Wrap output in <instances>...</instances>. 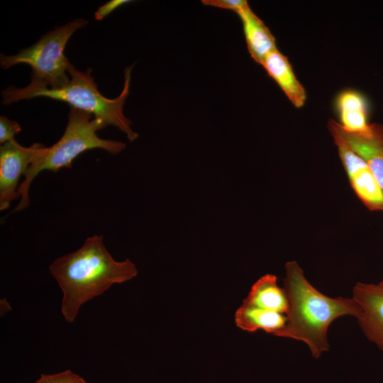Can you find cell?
<instances>
[{"instance_id": "cell-1", "label": "cell", "mask_w": 383, "mask_h": 383, "mask_svg": "<svg viewBox=\"0 0 383 383\" xmlns=\"http://www.w3.org/2000/svg\"><path fill=\"white\" fill-rule=\"evenodd\" d=\"M49 270L62 292L61 312L70 323L84 304L138 274L130 260H115L104 244L103 235H97L87 238L76 251L55 260Z\"/></svg>"}, {"instance_id": "cell-2", "label": "cell", "mask_w": 383, "mask_h": 383, "mask_svg": "<svg viewBox=\"0 0 383 383\" xmlns=\"http://www.w3.org/2000/svg\"><path fill=\"white\" fill-rule=\"evenodd\" d=\"M284 290L288 302L285 326L274 335L305 343L313 357L329 350L328 330L332 322L343 316L357 318L360 307L353 299L332 298L317 290L306 279L299 264L285 265Z\"/></svg>"}, {"instance_id": "cell-3", "label": "cell", "mask_w": 383, "mask_h": 383, "mask_svg": "<svg viewBox=\"0 0 383 383\" xmlns=\"http://www.w3.org/2000/svg\"><path fill=\"white\" fill-rule=\"evenodd\" d=\"M88 23L77 18L42 36L35 44L18 54H1L0 65L8 69L18 64L28 65L32 70L30 84L23 88L11 86L2 91V104L9 105L23 100L28 94L44 89H57L70 81L67 69L70 62L65 55L66 45L73 33Z\"/></svg>"}, {"instance_id": "cell-4", "label": "cell", "mask_w": 383, "mask_h": 383, "mask_svg": "<svg viewBox=\"0 0 383 383\" xmlns=\"http://www.w3.org/2000/svg\"><path fill=\"white\" fill-rule=\"evenodd\" d=\"M107 127L101 119L92 114L71 107L65 132L60 140L30 165L20 184L18 194L20 202L13 212L21 211L30 204L28 192L35 177L42 171L57 172L62 168H72L73 160L82 152L92 149H102L111 155L122 152L124 143L99 138L97 131Z\"/></svg>"}, {"instance_id": "cell-5", "label": "cell", "mask_w": 383, "mask_h": 383, "mask_svg": "<svg viewBox=\"0 0 383 383\" xmlns=\"http://www.w3.org/2000/svg\"><path fill=\"white\" fill-rule=\"evenodd\" d=\"M132 68L133 66H129L124 70L123 88L115 99H108L99 91L91 74V68L80 71L70 63L67 69L70 81L66 84L57 89H44L31 92L24 99L43 96L66 102L71 107L89 113L102 120L107 126L117 128L132 142L138 135L131 129L132 122L123 113V106L129 94Z\"/></svg>"}, {"instance_id": "cell-6", "label": "cell", "mask_w": 383, "mask_h": 383, "mask_svg": "<svg viewBox=\"0 0 383 383\" xmlns=\"http://www.w3.org/2000/svg\"><path fill=\"white\" fill-rule=\"evenodd\" d=\"M47 147L33 143L26 148L16 140L0 147V210L10 208L11 203L18 198L19 181L30 165L45 151Z\"/></svg>"}, {"instance_id": "cell-7", "label": "cell", "mask_w": 383, "mask_h": 383, "mask_svg": "<svg viewBox=\"0 0 383 383\" xmlns=\"http://www.w3.org/2000/svg\"><path fill=\"white\" fill-rule=\"evenodd\" d=\"M350 185L361 201L371 211H383V191L365 160L338 133L330 131Z\"/></svg>"}, {"instance_id": "cell-8", "label": "cell", "mask_w": 383, "mask_h": 383, "mask_svg": "<svg viewBox=\"0 0 383 383\" xmlns=\"http://www.w3.org/2000/svg\"><path fill=\"white\" fill-rule=\"evenodd\" d=\"M353 299L360 307L356 318L363 333L383 352V285L357 282Z\"/></svg>"}, {"instance_id": "cell-9", "label": "cell", "mask_w": 383, "mask_h": 383, "mask_svg": "<svg viewBox=\"0 0 383 383\" xmlns=\"http://www.w3.org/2000/svg\"><path fill=\"white\" fill-rule=\"evenodd\" d=\"M328 124L329 131L340 135L365 160L383 191V126L373 123L365 132L351 133L333 119Z\"/></svg>"}, {"instance_id": "cell-10", "label": "cell", "mask_w": 383, "mask_h": 383, "mask_svg": "<svg viewBox=\"0 0 383 383\" xmlns=\"http://www.w3.org/2000/svg\"><path fill=\"white\" fill-rule=\"evenodd\" d=\"M260 65L296 108H301L304 105L306 100V91L296 79L285 55L277 49L268 54Z\"/></svg>"}, {"instance_id": "cell-11", "label": "cell", "mask_w": 383, "mask_h": 383, "mask_svg": "<svg viewBox=\"0 0 383 383\" xmlns=\"http://www.w3.org/2000/svg\"><path fill=\"white\" fill-rule=\"evenodd\" d=\"M238 15L243 24L248 52L253 60L260 65L268 54L277 49L275 38L249 4Z\"/></svg>"}, {"instance_id": "cell-12", "label": "cell", "mask_w": 383, "mask_h": 383, "mask_svg": "<svg viewBox=\"0 0 383 383\" xmlns=\"http://www.w3.org/2000/svg\"><path fill=\"white\" fill-rule=\"evenodd\" d=\"M243 304L285 315L288 309L285 292L278 286L277 277L271 274L254 283Z\"/></svg>"}, {"instance_id": "cell-13", "label": "cell", "mask_w": 383, "mask_h": 383, "mask_svg": "<svg viewBox=\"0 0 383 383\" xmlns=\"http://www.w3.org/2000/svg\"><path fill=\"white\" fill-rule=\"evenodd\" d=\"M336 106L343 129L351 133H362L369 129L367 103L362 94L345 90L338 96Z\"/></svg>"}, {"instance_id": "cell-14", "label": "cell", "mask_w": 383, "mask_h": 383, "mask_svg": "<svg viewBox=\"0 0 383 383\" xmlns=\"http://www.w3.org/2000/svg\"><path fill=\"white\" fill-rule=\"evenodd\" d=\"M286 321L285 314L245 304H242L235 314L236 326L248 332L261 329L267 333L274 335L285 326Z\"/></svg>"}, {"instance_id": "cell-15", "label": "cell", "mask_w": 383, "mask_h": 383, "mask_svg": "<svg viewBox=\"0 0 383 383\" xmlns=\"http://www.w3.org/2000/svg\"><path fill=\"white\" fill-rule=\"evenodd\" d=\"M35 383H87V381L74 373L70 370H67L55 374H41Z\"/></svg>"}, {"instance_id": "cell-16", "label": "cell", "mask_w": 383, "mask_h": 383, "mask_svg": "<svg viewBox=\"0 0 383 383\" xmlns=\"http://www.w3.org/2000/svg\"><path fill=\"white\" fill-rule=\"evenodd\" d=\"M21 131V126L14 121L1 116L0 117V143L4 144L15 140L14 136Z\"/></svg>"}, {"instance_id": "cell-17", "label": "cell", "mask_w": 383, "mask_h": 383, "mask_svg": "<svg viewBox=\"0 0 383 383\" xmlns=\"http://www.w3.org/2000/svg\"><path fill=\"white\" fill-rule=\"evenodd\" d=\"M202 3L207 6L231 10L237 14L248 5L245 0H203Z\"/></svg>"}, {"instance_id": "cell-18", "label": "cell", "mask_w": 383, "mask_h": 383, "mask_svg": "<svg viewBox=\"0 0 383 383\" xmlns=\"http://www.w3.org/2000/svg\"><path fill=\"white\" fill-rule=\"evenodd\" d=\"M131 1L129 0L109 1L98 8L94 13V18L96 21H101L118 7Z\"/></svg>"}, {"instance_id": "cell-19", "label": "cell", "mask_w": 383, "mask_h": 383, "mask_svg": "<svg viewBox=\"0 0 383 383\" xmlns=\"http://www.w3.org/2000/svg\"><path fill=\"white\" fill-rule=\"evenodd\" d=\"M0 305H1V316L2 315H5L7 312H9L11 310V306L9 302L6 300V299H2L0 301Z\"/></svg>"}, {"instance_id": "cell-20", "label": "cell", "mask_w": 383, "mask_h": 383, "mask_svg": "<svg viewBox=\"0 0 383 383\" xmlns=\"http://www.w3.org/2000/svg\"><path fill=\"white\" fill-rule=\"evenodd\" d=\"M380 284H382L383 285V279L382 280L379 282Z\"/></svg>"}]
</instances>
